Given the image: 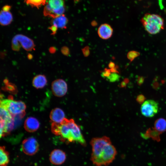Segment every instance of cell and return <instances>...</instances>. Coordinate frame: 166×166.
<instances>
[{"label":"cell","mask_w":166,"mask_h":166,"mask_svg":"<svg viewBox=\"0 0 166 166\" xmlns=\"http://www.w3.org/2000/svg\"><path fill=\"white\" fill-rule=\"evenodd\" d=\"M51 130L57 136H60L61 140L68 142H77L86 145L85 140L80 128L72 119L65 118L60 123L52 122Z\"/></svg>","instance_id":"2"},{"label":"cell","mask_w":166,"mask_h":166,"mask_svg":"<svg viewBox=\"0 0 166 166\" xmlns=\"http://www.w3.org/2000/svg\"><path fill=\"white\" fill-rule=\"evenodd\" d=\"M97 33L101 38L103 39H107L112 36L113 29L109 24L107 23L103 24L98 28Z\"/></svg>","instance_id":"12"},{"label":"cell","mask_w":166,"mask_h":166,"mask_svg":"<svg viewBox=\"0 0 166 166\" xmlns=\"http://www.w3.org/2000/svg\"><path fill=\"white\" fill-rule=\"evenodd\" d=\"M56 49L54 47H51L49 48V51L51 53H54L56 51Z\"/></svg>","instance_id":"28"},{"label":"cell","mask_w":166,"mask_h":166,"mask_svg":"<svg viewBox=\"0 0 166 166\" xmlns=\"http://www.w3.org/2000/svg\"><path fill=\"white\" fill-rule=\"evenodd\" d=\"M140 21L145 30L151 34H157L164 28V19L157 14L146 13Z\"/></svg>","instance_id":"3"},{"label":"cell","mask_w":166,"mask_h":166,"mask_svg":"<svg viewBox=\"0 0 166 166\" xmlns=\"http://www.w3.org/2000/svg\"><path fill=\"white\" fill-rule=\"evenodd\" d=\"M13 16L10 11H1L0 14V22L1 24L6 26L10 24L12 22Z\"/></svg>","instance_id":"16"},{"label":"cell","mask_w":166,"mask_h":166,"mask_svg":"<svg viewBox=\"0 0 166 166\" xmlns=\"http://www.w3.org/2000/svg\"><path fill=\"white\" fill-rule=\"evenodd\" d=\"M46 0H25V2L32 7L38 8L45 4Z\"/></svg>","instance_id":"20"},{"label":"cell","mask_w":166,"mask_h":166,"mask_svg":"<svg viewBox=\"0 0 166 166\" xmlns=\"http://www.w3.org/2000/svg\"><path fill=\"white\" fill-rule=\"evenodd\" d=\"M0 166H7L10 161L9 153L4 146L0 147Z\"/></svg>","instance_id":"18"},{"label":"cell","mask_w":166,"mask_h":166,"mask_svg":"<svg viewBox=\"0 0 166 166\" xmlns=\"http://www.w3.org/2000/svg\"><path fill=\"white\" fill-rule=\"evenodd\" d=\"M49 117L52 122L60 123L65 118V114L61 109L57 108L51 110Z\"/></svg>","instance_id":"13"},{"label":"cell","mask_w":166,"mask_h":166,"mask_svg":"<svg viewBox=\"0 0 166 166\" xmlns=\"http://www.w3.org/2000/svg\"><path fill=\"white\" fill-rule=\"evenodd\" d=\"M83 53L85 55L87 56L89 54V50L88 48H85L83 49Z\"/></svg>","instance_id":"25"},{"label":"cell","mask_w":166,"mask_h":166,"mask_svg":"<svg viewBox=\"0 0 166 166\" xmlns=\"http://www.w3.org/2000/svg\"><path fill=\"white\" fill-rule=\"evenodd\" d=\"M28 58L29 59H31L32 58V56L31 54H29V55H28Z\"/></svg>","instance_id":"29"},{"label":"cell","mask_w":166,"mask_h":166,"mask_svg":"<svg viewBox=\"0 0 166 166\" xmlns=\"http://www.w3.org/2000/svg\"><path fill=\"white\" fill-rule=\"evenodd\" d=\"M21 46L25 50L30 51L34 49L35 45L31 38L23 34H18L12 39V49L14 51H18Z\"/></svg>","instance_id":"6"},{"label":"cell","mask_w":166,"mask_h":166,"mask_svg":"<svg viewBox=\"0 0 166 166\" xmlns=\"http://www.w3.org/2000/svg\"><path fill=\"white\" fill-rule=\"evenodd\" d=\"M61 51L62 53L65 55H67L69 53V49L66 47H63L61 48Z\"/></svg>","instance_id":"23"},{"label":"cell","mask_w":166,"mask_h":166,"mask_svg":"<svg viewBox=\"0 0 166 166\" xmlns=\"http://www.w3.org/2000/svg\"><path fill=\"white\" fill-rule=\"evenodd\" d=\"M0 107L7 110L14 118L17 116L22 118L25 115L26 106L20 101H14L10 99H1Z\"/></svg>","instance_id":"4"},{"label":"cell","mask_w":166,"mask_h":166,"mask_svg":"<svg viewBox=\"0 0 166 166\" xmlns=\"http://www.w3.org/2000/svg\"><path fill=\"white\" fill-rule=\"evenodd\" d=\"M49 29L52 32V34L54 35L56 33L57 28L54 26L51 25V26L49 28Z\"/></svg>","instance_id":"24"},{"label":"cell","mask_w":166,"mask_h":166,"mask_svg":"<svg viewBox=\"0 0 166 166\" xmlns=\"http://www.w3.org/2000/svg\"><path fill=\"white\" fill-rule=\"evenodd\" d=\"M68 22V20L64 14L53 18L51 22V25L54 26L57 28L64 29Z\"/></svg>","instance_id":"14"},{"label":"cell","mask_w":166,"mask_h":166,"mask_svg":"<svg viewBox=\"0 0 166 166\" xmlns=\"http://www.w3.org/2000/svg\"><path fill=\"white\" fill-rule=\"evenodd\" d=\"M65 10V0H48L43 13L45 16L53 18L64 14Z\"/></svg>","instance_id":"5"},{"label":"cell","mask_w":166,"mask_h":166,"mask_svg":"<svg viewBox=\"0 0 166 166\" xmlns=\"http://www.w3.org/2000/svg\"><path fill=\"white\" fill-rule=\"evenodd\" d=\"M76 0V1H77V0Z\"/></svg>","instance_id":"30"},{"label":"cell","mask_w":166,"mask_h":166,"mask_svg":"<svg viewBox=\"0 0 166 166\" xmlns=\"http://www.w3.org/2000/svg\"><path fill=\"white\" fill-rule=\"evenodd\" d=\"M91 160L96 166H106L115 159L117 151L110 138L106 136L95 137L90 141Z\"/></svg>","instance_id":"1"},{"label":"cell","mask_w":166,"mask_h":166,"mask_svg":"<svg viewBox=\"0 0 166 166\" xmlns=\"http://www.w3.org/2000/svg\"><path fill=\"white\" fill-rule=\"evenodd\" d=\"M67 85L62 79H57L52 83L51 89L53 94L56 97H61L66 94L67 91Z\"/></svg>","instance_id":"9"},{"label":"cell","mask_w":166,"mask_h":166,"mask_svg":"<svg viewBox=\"0 0 166 166\" xmlns=\"http://www.w3.org/2000/svg\"><path fill=\"white\" fill-rule=\"evenodd\" d=\"M13 118L10 113L5 109L0 107V121L6 123L7 126L14 122Z\"/></svg>","instance_id":"17"},{"label":"cell","mask_w":166,"mask_h":166,"mask_svg":"<svg viewBox=\"0 0 166 166\" xmlns=\"http://www.w3.org/2000/svg\"><path fill=\"white\" fill-rule=\"evenodd\" d=\"M39 145L37 140L31 137L24 140L22 143V151L26 154L32 156L36 154L39 149Z\"/></svg>","instance_id":"8"},{"label":"cell","mask_w":166,"mask_h":166,"mask_svg":"<svg viewBox=\"0 0 166 166\" xmlns=\"http://www.w3.org/2000/svg\"><path fill=\"white\" fill-rule=\"evenodd\" d=\"M32 83L33 85L36 88L41 89L44 88L46 85L47 80L44 75L39 74L34 77Z\"/></svg>","instance_id":"15"},{"label":"cell","mask_w":166,"mask_h":166,"mask_svg":"<svg viewBox=\"0 0 166 166\" xmlns=\"http://www.w3.org/2000/svg\"><path fill=\"white\" fill-rule=\"evenodd\" d=\"M155 128L156 130L162 132L166 130V120L163 118L157 119L155 122Z\"/></svg>","instance_id":"19"},{"label":"cell","mask_w":166,"mask_h":166,"mask_svg":"<svg viewBox=\"0 0 166 166\" xmlns=\"http://www.w3.org/2000/svg\"><path fill=\"white\" fill-rule=\"evenodd\" d=\"M10 6L8 5H6L2 8V10L4 11H9L10 9Z\"/></svg>","instance_id":"26"},{"label":"cell","mask_w":166,"mask_h":166,"mask_svg":"<svg viewBox=\"0 0 166 166\" xmlns=\"http://www.w3.org/2000/svg\"><path fill=\"white\" fill-rule=\"evenodd\" d=\"M40 124L38 120L33 117H29L26 119L24 124L25 130L29 132H32L37 131L39 128Z\"/></svg>","instance_id":"11"},{"label":"cell","mask_w":166,"mask_h":166,"mask_svg":"<svg viewBox=\"0 0 166 166\" xmlns=\"http://www.w3.org/2000/svg\"><path fill=\"white\" fill-rule=\"evenodd\" d=\"M111 72L110 70L105 68L101 72V75L103 77H108L110 74Z\"/></svg>","instance_id":"22"},{"label":"cell","mask_w":166,"mask_h":166,"mask_svg":"<svg viewBox=\"0 0 166 166\" xmlns=\"http://www.w3.org/2000/svg\"><path fill=\"white\" fill-rule=\"evenodd\" d=\"M66 159L65 153L60 149L52 151L49 155V160L53 164L59 165L63 163Z\"/></svg>","instance_id":"10"},{"label":"cell","mask_w":166,"mask_h":166,"mask_svg":"<svg viewBox=\"0 0 166 166\" xmlns=\"http://www.w3.org/2000/svg\"><path fill=\"white\" fill-rule=\"evenodd\" d=\"M120 76L117 73H111L107 79L110 81H114L118 80Z\"/></svg>","instance_id":"21"},{"label":"cell","mask_w":166,"mask_h":166,"mask_svg":"<svg viewBox=\"0 0 166 166\" xmlns=\"http://www.w3.org/2000/svg\"><path fill=\"white\" fill-rule=\"evenodd\" d=\"M115 67V64L113 62H110L109 64V67L110 69H112Z\"/></svg>","instance_id":"27"},{"label":"cell","mask_w":166,"mask_h":166,"mask_svg":"<svg viewBox=\"0 0 166 166\" xmlns=\"http://www.w3.org/2000/svg\"><path fill=\"white\" fill-rule=\"evenodd\" d=\"M158 110V103L153 100H146L142 104L140 107L142 114L147 117H153L157 113Z\"/></svg>","instance_id":"7"}]
</instances>
